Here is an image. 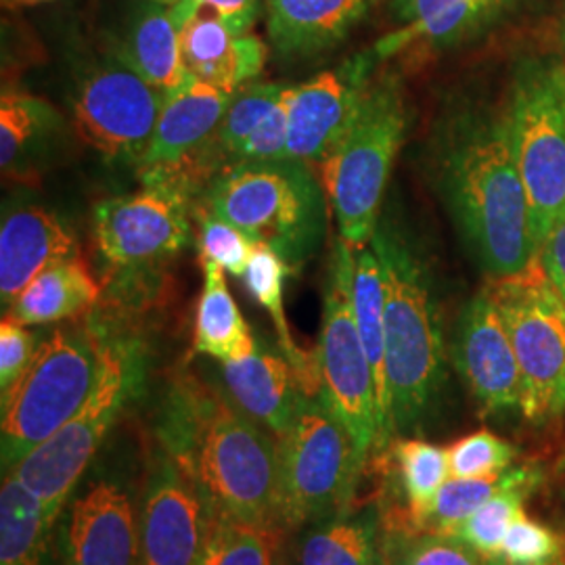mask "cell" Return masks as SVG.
Returning a JSON list of instances; mask_svg holds the SVG:
<instances>
[{
	"label": "cell",
	"instance_id": "obj_14",
	"mask_svg": "<svg viewBox=\"0 0 565 565\" xmlns=\"http://www.w3.org/2000/svg\"><path fill=\"white\" fill-rule=\"evenodd\" d=\"M207 527L200 492L158 446L139 513L141 565H200Z\"/></svg>",
	"mask_w": 565,
	"mask_h": 565
},
{
	"label": "cell",
	"instance_id": "obj_41",
	"mask_svg": "<svg viewBox=\"0 0 565 565\" xmlns=\"http://www.w3.org/2000/svg\"><path fill=\"white\" fill-rule=\"evenodd\" d=\"M260 7L263 0H179L170 7V13L182 30L193 18H198L203 11H210V15L223 21L233 34L242 36L258 20Z\"/></svg>",
	"mask_w": 565,
	"mask_h": 565
},
{
	"label": "cell",
	"instance_id": "obj_17",
	"mask_svg": "<svg viewBox=\"0 0 565 565\" xmlns=\"http://www.w3.org/2000/svg\"><path fill=\"white\" fill-rule=\"evenodd\" d=\"M65 553L70 565H141L139 520L128 492L103 480L72 505Z\"/></svg>",
	"mask_w": 565,
	"mask_h": 565
},
{
	"label": "cell",
	"instance_id": "obj_9",
	"mask_svg": "<svg viewBox=\"0 0 565 565\" xmlns=\"http://www.w3.org/2000/svg\"><path fill=\"white\" fill-rule=\"evenodd\" d=\"M279 522L285 530L321 524L350 511L364 461L323 394L303 396L279 440Z\"/></svg>",
	"mask_w": 565,
	"mask_h": 565
},
{
	"label": "cell",
	"instance_id": "obj_30",
	"mask_svg": "<svg viewBox=\"0 0 565 565\" xmlns=\"http://www.w3.org/2000/svg\"><path fill=\"white\" fill-rule=\"evenodd\" d=\"M203 287L195 315V352L226 363L256 345L252 329L228 291L224 268L200 256Z\"/></svg>",
	"mask_w": 565,
	"mask_h": 565
},
{
	"label": "cell",
	"instance_id": "obj_33",
	"mask_svg": "<svg viewBox=\"0 0 565 565\" xmlns=\"http://www.w3.org/2000/svg\"><path fill=\"white\" fill-rule=\"evenodd\" d=\"M285 530L210 515L200 565H285Z\"/></svg>",
	"mask_w": 565,
	"mask_h": 565
},
{
	"label": "cell",
	"instance_id": "obj_45",
	"mask_svg": "<svg viewBox=\"0 0 565 565\" xmlns=\"http://www.w3.org/2000/svg\"><path fill=\"white\" fill-rule=\"evenodd\" d=\"M490 565H511V564H507L505 559H494V562H492V564ZM545 565H565V555L564 557H559V559H555V562H551V564H545Z\"/></svg>",
	"mask_w": 565,
	"mask_h": 565
},
{
	"label": "cell",
	"instance_id": "obj_8",
	"mask_svg": "<svg viewBox=\"0 0 565 565\" xmlns=\"http://www.w3.org/2000/svg\"><path fill=\"white\" fill-rule=\"evenodd\" d=\"M503 118L541 245L565 216V60L518 61Z\"/></svg>",
	"mask_w": 565,
	"mask_h": 565
},
{
	"label": "cell",
	"instance_id": "obj_38",
	"mask_svg": "<svg viewBox=\"0 0 565 565\" xmlns=\"http://www.w3.org/2000/svg\"><path fill=\"white\" fill-rule=\"evenodd\" d=\"M518 457V448L501 436L480 429L448 446L452 478H488L505 473Z\"/></svg>",
	"mask_w": 565,
	"mask_h": 565
},
{
	"label": "cell",
	"instance_id": "obj_42",
	"mask_svg": "<svg viewBox=\"0 0 565 565\" xmlns=\"http://www.w3.org/2000/svg\"><path fill=\"white\" fill-rule=\"evenodd\" d=\"M36 338L25 324L9 317L0 323V392L9 390L23 375L36 354Z\"/></svg>",
	"mask_w": 565,
	"mask_h": 565
},
{
	"label": "cell",
	"instance_id": "obj_48",
	"mask_svg": "<svg viewBox=\"0 0 565 565\" xmlns=\"http://www.w3.org/2000/svg\"><path fill=\"white\" fill-rule=\"evenodd\" d=\"M23 2H42V0H23Z\"/></svg>",
	"mask_w": 565,
	"mask_h": 565
},
{
	"label": "cell",
	"instance_id": "obj_19",
	"mask_svg": "<svg viewBox=\"0 0 565 565\" xmlns=\"http://www.w3.org/2000/svg\"><path fill=\"white\" fill-rule=\"evenodd\" d=\"M223 380L231 401L277 440L294 425L306 396L285 354L258 342L223 363Z\"/></svg>",
	"mask_w": 565,
	"mask_h": 565
},
{
	"label": "cell",
	"instance_id": "obj_32",
	"mask_svg": "<svg viewBox=\"0 0 565 565\" xmlns=\"http://www.w3.org/2000/svg\"><path fill=\"white\" fill-rule=\"evenodd\" d=\"M541 482L543 473L536 467H515L488 478H455L438 490L431 505L425 509L411 530L452 534L499 492L515 486H541Z\"/></svg>",
	"mask_w": 565,
	"mask_h": 565
},
{
	"label": "cell",
	"instance_id": "obj_25",
	"mask_svg": "<svg viewBox=\"0 0 565 565\" xmlns=\"http://www.w3.org/2000/svg\"><path fill=\"white\" fill-rule=\"evenodd\" d=\"M99 296V282L76 256L41 273L9 306L7 317L25 327L61 323L90 310Z\"/></svg>",
	"mask_w": 565,
	"mask_h": 565
},
{
	"label": "cell",
	"instance_id": "obj_10",
	"mask_svg": "<svg viewBox=\"0 0 565 565\" xmlns=\"http://www.w3.org/2000/svg\"><path fill=\"white\" fill-rule=\"evenodd\" d=\"M499 306L522 375V413L530 424L565 413V300L539 258L486 285Z\"/></svg>",
	"mask_w": 565,
	"mask_h": 565
},
{
	"label": "cell",
	"instance_id": "obj_39",
	"mask_svg": "<svg viewBox=\"0 0 565 565\" xmlns=\"http://www.w3.org/2000/svg\"><path fill=\"white\" fill-rule=\"evenodd\" d=\"M564 555V536L546 524L525 518L522 511L507 532L501 559L511 565H545Z\"/></svg>",
	"mask_w": 565,
	"mask_h": 565
},
{
	"label": "cell",
	"instance_id": "obj_20",
	"mask_svg": "<svg viewBox=\"0 0 565 565\" xmlns=\"http://www.w3.org/2000/svg\"><path fill=\"white\" fill-rule=\"evenodd\" d=\"M78 242L57 214L20 207L0 226V300L9 308L46 268L76 258Z\"/></svg>",
	"mask_w": 565,
	"mask_h": 565
},
{
	"label": "cell",
	"instance_id": "obj_46",
	"mask_svg": "<svg viewBox=\"0 0 565 565\" xmlns=\"http://www.w3.org/2000/svg\"><path fill=\"white\" fill-rule=\"evenodd\" d=\"M149 2H160V4H166V7H172V4H177L179 0H149Z\"/></svg>",
	"mask_w": 565,
	"mask_h": 565
},
{
	"label": "cell",
	"instance_id": "obj_34",
	"mask_svg": "<svg viewBox=\"0 0 565 565\" xmlns=\"http://www.w3.org/2000/svg\"><path fill=\"white\" fill-rule=\"evenodd\" d=\"M385 565H490L455 534L425 530H384Z\"/></svg>",
	"mask_w": 565,
	"mask_h": 565
},
{
	"label": "cell",
	"instance_id": "obj_12",
	"mask_svg": "<svg viewBox=\"0 0 565 565\" xmlns=\"http://www.w3.org/2000/svg\"><path fill=\"white\" fill-rule=\"evenodd\" d=\"M166 95L118 55L99 61L78 81L72 97L82 141L109 162H141L153 139Z\"/></svg>",
	"mask_w": 565,
	"mask_h": 565
},
{
	"label": "cell",
	"instance_id": "obj_37",
	"mask_svg": "<svg viewBox=\"0 0 565 565\" xmlns=\"http://www.w3.org/2000/svg\"><path fill=\"white\" fill-rule=\"evenodd\" d=\"M55 121L51 105L21 93H4L0 99V163L7 170L18 162L25 147Z\"/></svg>",
	"mask_w": 565,
	"mask_h": 565
},
{
	"label": "cell",
	"instance_id": "obj_6",
	"mask_svg": "<svg viewBox=\"0 0 565 565\" xmlns=\"http://www.w3.org/2000/svg\"><path fill=\"white\" fill-rule=\"evenodd\" d=\"M102 324V375L81 411L21 459L9 476L36 494L44 505L61 513L82 473L93 463L111 425L145 382V350L137 338L121 335ZM7 476V473H4Z\"/></svg>",
	"mask_w": 565,
	"mask_h": 565
},
{
	"label": "cell",
	"instance_id": "obj_47",
	"mask_svg": "<svg viewBox=\"0 0 565 565\" xmlns=\"http://www.w3.org/2000/svg\"><path fill=\"white\" fill-rule=\"evenodd\" d=\"M562 46H564V53H565V13H564V20H562Z\"/></svg>",
	"mask_w": 565,
	"mask_h": 565
},
{
	"label": "cell",
	"instance_id": "obj_29",
	"mask_svg": "<svg viewBox=\"0 0 565 565\" xmlns=\"http://www.w3.org/2000/svg\"><path fill=\"white\" fill-rule=\"evenodd\" d=\"M387 463L403 494L404 505L382 515L384 530H411L450 473L448 450L425 440H392L387 446Z\"/></svg>",
	"mask_w": 565,
	"mask_h": 565
},
{
	"label": "cell",
	"instance_id": "obj_1",
	"mask_svg": "<svg viewBox=\"0 0 565 565\" xmlns=\"http://www.w3.org/2000/svg\"><path fill=\"white\" fill-rule=\"evenodd\" d=\"M156 434L210 515L281 525L279 440L221 387L179 373L166 390Z\"/></svg>",
	"mask_w": 565,
	"mask_h": 565
},
{
	"label": "cell",
	"instance_id": "obj_36",
	"mask_svg": "<svg viewBox=\"0 0 565 565\" xmlns=\"http://www.w3.org/2000/svg\"><path fill=\"white\" fill-rule=\"evenodd\" d=\"M285 84L277 82H252L237 90L214 135L216 142L233 158H237L243 142L263 124L273 109L282 102Z\"/></svg>",
	"mask_w": 565,
	"mask_h": 565
},
{
	"label": "cell",
	"instance_id": "obj_44",
	"mask_svg": "<svg viewBox=\"0 0 565 565\" xmlns=\"http://www.w3.org/2000/svg\"><path fill=\"white\" fill-rule=\"evenodd\" d=\"M536 258L565 300V216L546 233L545 239L539 245Z\"/></svg>",
	"mask_w": 565,
	"mask_h": 565
},
{
	"label": "cell",
	"instance_id": "obj_31",
	"mask_svg": "<svg viewBox=\"0 0 565 565\" xmlns=\"http://www.w3.org/2000/svg\"><path fill=\"white\" fill-rule=\"evenodd\" d=\"M57 515L7 473L0 490V565H46Z\"/></svg>",
	"mask_w": 565,
	"mask_h": 565
},
{
	"label": "cell",
	"instance_id": "obj_21",
	"mask_svg": "<svg viewBox=\"0 0 565 565\" xmlns=\"http://www.w3.org/2000/svg\"><path fill=\"white\" fill-rule=\"evenodd\" d=\"M377 0H266V32L289 57L333 49L364 20Z\"/></svg>",
	"mask_w": 565,
	"mask_h": 565
},
{
	"label": "cell",
	"instance_id": "obj_16",
	"mask_svg": "<svg viewBox=\"0 0 565 565\" xmlns=\"http://www.w3.org/2000/svg\"><path fill=\"white\" fill-rule=\"evenodd\" d=\"M366 72L369 60H356L285 88L289 158L323 166L359 111L369 86Z\"/></svg>",
	"mask_w": 565,
	"mask_h": 565
},
{
	"label": "cell",
	"instance_id": "obj_24",
	"mask_svg": "<svg viewBox=\"0 0 565 565\" xmlns=\"http://www.w3.org/2000/svg\"><path fill=\"white\" fill-rule=\"evenodd\" d=\"M126 65L163 95H172L195 81L182 57L181 28L170 7L142 0L114 49Z\"/></svg>",
	"mask_w": 565,
	"mask_h": 565
},
{
	"label": "cell",
	"instance_id": "obj_7",
	"mask_svg": "<svg viewBox=\"0 0 565 565\" xmlns=\"http://www.w3.org/2000/svg\"><path fill=\"white\" fill-rule=\"evenodd\" d=\"M406 130L403 93L394 81L369 84L342 141L323 163L324 186L342 239L369 245L385 186Z\"/></svg>",
	"mask_w": 565,
	"mask_h": 565
},
{
	"label": "cell",
	"instance_id": "obj_43",
	"mask_svg": "<svg viewBox=\"0 0 565 565\" xmlns=\"http://www.w3.org/2000/svg\"><path fill=\"white\" fill-rule=\"evenodd\" d=\"M285 97V95H282ZM287 109L285 103H279L273 114L247 137L243 142L235 162L239 160H254V162H268V160H282L287 156Z\"/></svg>",
	"mask_w": 565,
	"mask_h": 565
},
{
	"label": "cell",
	"instance_id": "obj_13",
	"mask_svg": "<svg viewBox=\"0 0 565 565\" xmlns=\"http://www.w3.org/2000/svg\"><path fill=\"white\" fill-rule=\"evenodd\" d=\"M95 243L103 263L139 270L181 254L191 242L189 195L168 186L111 198L95 205Z\"/></svg>",
	"mask_w": 565,
	"mask_h": 565
},
{
	"label": "cell",
	"instance_id": "obj_2",
	"mask_svg": "<svg viewBox=\"0 0 565 565\" xmlns=\"http://www.w3.org/2000/svg\"><path fill=\"white\" fill-rule=\"evenodd\" d=\"M438 181L465 243L492 279L515 275L536 258L532 210L503 114L467 111L450 121Z\"/></svg>",
	"mask_w": 565,
	"mask_h": 565
},
{
	"label": "cell",
	"instance_id": "obj_3",
	"mask_svg": "<svg viewBox=\"0 0 565 565\" xmlns=\"http://www.w3.org/2000/svg\"><path fill=\"white\" fill-rule=\"evenodd\" d=\"M385 282V382L390 429L422 424L445 382V345L425 264L394 224H377Z\"/></svg>",
	"mask_w": 565,
	"mask_h": 565
},
{
	"label": "cell",
	"instance_id": "obj_35",
	"mask_svg": "<svg viewBox=\"0 0 565 565\" xmlns=\"http://www.w3.org/2000/svg\"><path fill=\"white\" fill-rule=\"evenodd\" d=\"M539 486H515L492 497L452 534L473 546L486 559H501L507 532L513 520L524 511V501Z\"/></svg>",
	"mask_w": 565,
	"mask_h": 565
},
{
	"label": "cell",
	"instance_id": "obj_40",
	"mask_svg": "<svg viewBox=\"0 0 565 565\" xmlns=\"http://www.w3.org/2000/svg\"><path fill=\"white\" fill-rule=\"evenodd\" d=\"M198 221H200V239H198L200 256L221 264L224 273H231L233 277H243L256 243L252 242L237 226L224 223L205 207H202V212L198 214Z\"/></svg>",
	"mask_w": 565,
	"mask_h": 565
},
{
	"label": "cell",
	"instance_id": "obj_18",
	"mask_svg": "<svg viewBox=\"0 0 565 565\" xmlns=\"http://www.w3.org/2000/svg\"><path fill=\"white\" fill-rule=\"evenodd\" d=\"M233 95L200 78L168 95L153 139L137 163L141 181L200 162L191 158H200V149L218 132Z\"/></svg>",
	"mask_w": 565,
	"mask_h": 565
},
{
	"label": "cell",
	"instance_id": "obj_28",
	"mask_svg": "<svg viewBox=\"0 0 565 565\" xmlns=\"http://www.w3.org/2000/svg\"><path fill=\"white\" fill-rule=\"evenodd\" d=\"M294 273V268L282 260L270 247L256 243L249 264L243 273V282L247 294L263 306L273 319L279 335V348L285 359L291 363L298 384L306 396H317L321 392V373L317 352L308 354L296 343L287 317H285V279Z\"/></svg>",
	"mask_w": 565,
	"mask_h": 565
},
{
	"label": "cell",
	"instance_id": "obj_4",
	"mask_svg": "<svg viewBox=\"0 0 565 565\" xmlns=\"http://www.w3.org/2000/svg\"><path fill=\"white\" fill-rule=\"evenodd\" d=\"M327 200L310 166L294 158L226 163L205 189L207 212L277 252L291 268L323 242Z\"/></svg>",
	"mask_w": 565,
	"mask_h": 565
},
{
	"label": "cell",
	"instance_id": "obj_22",
	"mask_svg": "<svg viewBox=\"0 0 565 565\" xmlns=\"http://www.w3.org/2000/svg\"><path fill=\"white\" fill-rule=\"evenodd\" d=\"M182 57L193 76L228 93H237L260 76L268 49L252 32L233 34L223 21L203 15L181 30Z\"/></svg>",
	"mask_w": 565,
	"mask_h": 565
},
{
	"label": "cell",
	"instance_id": "obj_27",
	"mask_svg": "<svg viewBox=\"0 0 565 565\" xmlns=\"http://www.w3.org/2000/svg\"><path fill=\"white\" fill-rule=\"evenodd\" d=\"M354 319L363 340L366 359L371 363L380 419L384 431L385 450L394 440L387 411V382H385V282L384 268L369 245L354 247V277H352Z\"/></svg>",
	"mask_w": 565,
	"mask_h": 565
},
{
	"label": "cell",
	"instance_id": "obj_5",
	"mask_svg": "<svg viewBox=\"0 0 565 565\" xmlns=\"http://www.w3.org/2000/svg\"><path fill=\"white\" fill-rule=\"evenodd\" d=\"M103 333L97 319L51 331L20 380L2 392V473L46 443L90 398L102 375Z\"/></svg>",
	"mask_w": 565,
	"mask_h": 565
},
{
	"label": "cell",
	"instance_id": "obj_26",
	"mask_svg": "<svg viewBox=\"0 0 565 565\" xmlns=\"http://www.w3.org/2000/svg\"><path fill=\"white\" fill-rule=\"evenodd\" d=\"M298 565H385L380 511H348L315 524L296 546Z\"/></svg>",
	"mask_w": 565,
	"mask_h": 565
},
{
	"label": "cell",
	"instance_id": "obj_15",
	"mask_svg": "<svg viewBox=\"0 0 565 565\" xmlns=\"http://www.w3.org/2000/svg\"><path fill=\"white\" fill-rule=\"evenodd\" d=\"M452 359L467 390L482 413H503L522 406V375L490 289L465 303L457 323Z\"/></svg>",
	"mask_w": 565,
	"mask_h": 565
},
{
	"label": "cell",
	"instance_id": "obj_11",
	"mask_svg": "<svg viewBox=\"0 0 565 565\" xmlns=\"http://www.w3.org/2000/svg\"><path fill=\"white\" fill-rule=\"evenodd\" d=\"M354 247L340 237L324 294L323 324L317 348L321 394L352 434L364 465L385 452L375 380L354 319Z\"/></svg>",
	"mask_w": 565,
	"mask_h": 565
},
{
	"label": "cell",
	"instance_id": "obj_23",
	"mask_svg": "<svg viewBox=\"0 0 565 565\" xmlns=\"http://www.w3.org/2000/svg\"><path fill=\"white\" fill-rule=\"evenodd\" d=\"M511 4L513 0H394L404 25L377 42V49L390 57L413 44L450 46L478 34Z\"/></svg>",
	"mask_w": 565,
	"mask_h": 565
}]
</instances>
